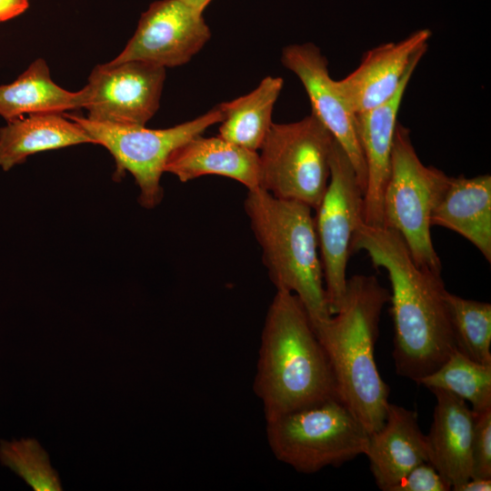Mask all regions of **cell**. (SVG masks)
<instances>
[{"label": "cell", "mask_w": 491, "mask_h": 491, "mask_svg": "<svg viewBox=\"0 0 491 491\" xmlns=\"http://www.w3.org/2000/svg\"><path fill=\"white\" fill-rule=\"evenodd\" d=\"M28 7V0H0V22L12 19Z\"/></svg>", "instance_id": "4316f807"}, {"label": "cell", "mask_w": 491, "mask_h": 491, "mask_svg": "<svg viewBox=\"0 0 491 491\" xmlns=\"http://www.w3.org/2000/svg\"><path fill=\"white\" fill-rule=\"evenodd\" d=\"M0 462L21 476L35 491L62 490L47 453L34 438L0 441Z\"/></svg>", "instance_id": "cb8c5ba5"}, {"label": "cell", "mask_w": 491, "mask_h": 491, "mask_svg": "<svg viewBox=\"0 0 491 491\" xmlns=\"http://www.w3.org/2000/svg\"><path fill=\"white\" fill-rule=\"evenodd\" d=\"M90 143L87 132L65 115H29L0 127V167L8 171L36 153Z\"/></svg>", "instance_id": "d6986e66"}, {"label": "cell", "mask_w": 491, "mask_h": 491, "mask_svg": "<svg viewBox=\"0 0 491 491\" xmlns=\"http://www.w3.org/2000/svg\"><path fill=\"white\" fill-rule=\"evenodd\" d=\"M281 62L302 83L311 113L341 145L365 191L367 174L357 135L356 115L342 95L337 81L331 77L327 59L315 44L305 43L284 47Z\"/></svg>", "instance_id": "7c38bea8"}, {"label": "cell", "mask_w": 491, "mask_h": 491, "mask_svg": "<svg viewBox=\"0 0 491 491\" xmlns=\"http://www.w3.org/2000/svg\"><path fill=\"white\" fill-rule=\"evenodd\" d=\"M378 488L391 491L417 465L428 462L426 435L415 411L389 403L384 425L368 435L365 454Z\"/></svg>", "instance_id": "9a60e30c"}, {"label": "cell", "mask_w": 491, "mask_h": 491, "mask_svg": "<svg viewBox=\"0 0 491 491\" xmlns=\"http://www.w3.org/2000/svg\"><path fill=\"white\" fill-rule=\"evenodd\" d=\"M471 477L491 479V409L476 415L471 447Z\"/></svg>", "instance_id": "d4e9b609"}, {"label": "cell", "mask_w": 491, "mask_h": 491, "mask_svg": "<svg viewBox=\"0 0 491 491\" xmlns=\"http://www.w3.org/2000/svg\"><path fill=\"white\" fill-rule=\"evenodd\" d=\"M283 85V78L268 75L250 93L220 104L223 119L218 135L257 152L273 124V109Z\"/></svg>", "instance_id": "44dd1931"}, {"label": "cell", "mask_w": 491, "mask_h": 491, "mask_svg": "<svg viewBox=\"0 0 491 491\" xmlns=\"http://www.w3.org/2000/svg\"><path fill=\"white\" fill-rule=\"evenodd\" d=\"M449 180L420 161L409 130L397 123L382 201L383 226L399 234L416 266L437 276L442 264L431 238V216Z\"/></svg>", "instance_id": "5b68a950"}, {"label": "cell", "mask_w": 491, "mask_h": 491, "mask_svg": "<svg viewBox=\"0 0 491 491\" xmlns=\"http://www.w3.org/2000/svg\"><path fill=\"white\" fill-rule=\"evenodd\" d=\"M390 292L375 276L346 281L338 310L314 330L326 352L338 398L370 435L385 423L389 388L375 361L379 322Z\"/></svg>", "instance_id": "3957f363"}, {"label": "cell", "mask_w": 491, "mask_h": 491, "mask_svg": "<svg viewBox=\"0 0 491 491\" xmlns=\"http://www.w3.org/2000/svg\"><path fill=\"white\" fill-rule=\"evenodd\" d=\"M410 80L387 101L356 115L357 135L366 165L363 222L383 226L382 201L388 180L397 115Z\"/></svg>", "instance_id": "2e32d148"}, {"label": "cell", "mask_w": 491, "mask_h": 491, "mask_svg": "<svg viewBox=\"0 0 491 491\" xmlns=\"http://www.w3.org/2000/svg\"><path fill=\"white\" fill-rule=\"evenodd\" d=\"M85 93L71 92L51 78L46 62L34 61L14 82L0 85V116L6 122L35 114H62L82 108Z\"/></svg>", "instance_id": "ffe728a7"}, {"label": "cell", "mask_w": 491, "mask_h": 491, "mask_svg": "<svg viewBox=\"0 0 491 491\" xmlns=\"http://www.w3.org/2000/svg\"><path fill=\"white\" fill-rule=\"evenodd\" d=\"M64 115L78 123L95 144L110 152L116 165L115 179H121L125 172L133 175L139 187L138 202L145 209L155 208L163 199L160 180L171 153L223 119L219 105L195 119L164 129L97 122L75 114Z\"/></svg>", "instance_id": "ba28073f"}, {"label": "cell", "mask_w": 491, "mask_h": 491, "mask_svg": "<svg viewBox=\"0 0 491 491\" xmlns=\"http://www.w3.org/2000/svg\"><path fill=\"white\" fill-rule=\"evenodd\" d=\"M210 37L202 12L184 0H159L142 14L134 35L111 62L175 67L188 63Z\"/></svg>", "instance_id": "8fae6325"}, {"label": "cell", "mask_w": 491, "mask_h": 491, "mask_svg": "<svg viewBox=\"0 0 491 491\" xmlns=\"http://www.w3.org/2000/svg\"><path fill=\"white\" fill-rule=\"evenodd\" d=\"M445 300L456 349L474 361L491 365V305L447 290Z\"/></svg>", "instance_id": "603a6c76"}, {"label": "cell", "mask_w": 491, "mask_h": 491, "mask_svg": "<svg viewBox=\"0 0 491 491\" xmlns=\"http://www.w3.org/2000/svg\"><path fill=\"white\" fill-rule=\"evenodd\" d=\"M365 191L346 154L335 140L330 155V177L315 209V227L322 265L326 302L334 315L346 287V266L357 225L363 221Z\"/></svg>", "instance_id": "9c48e42d"}, {"label": "cell", "mask_w": 491, "mask_h": 491, "mask_svg": "<svg viewBox=\"0 0 491 491\" xmlns=\"http://www.w3.org/2000/svg\"><path fill=\"white\" fill-rule=\"evenodd\" d=\"M244 208L272 284L300 299L315 328L331 314L313 209L260 187L247 190Z\"/></svg>", "instance_id": "277c9868"}, {"label": "cell", "mask_w": 491, "mask_h": 491, "mask_svg": "<svg viewBox=\"0 0 491 491\" xmlns=\"http://www.w3.org/2000/svg\"><path fill=\"white\" fill-rule=\"evenodd\" d=\"M185 3L197 9L200 12H204L205 8L212 0H184Z\"/></svg>", "instance_id": "f1b7e54d"}, {"label": "cell", "mask_w": 491, "mask_h": 491, "mask_svg": "<svg viewBox=\"0 0 491 491\" xmlns=\"http://www.w3.org/2000/svg\"><path fill=\"white\" fill-rule=\"evenodd\" d=\"M165 172L182 183L215 175L234 179L247 190L260 187L259 155L219 135H195L169 155Z\"/></svg>", "instance_id": "e0dca14e"}, {"label": "cell", "mask_w": 491, "mask_h": 491, "mask_svg": "<svg viewBox=\"0 0 491 491\" xmlns=\"http://www.w3.org/2000/svg\"><path fill=\"white\" fill-rule=\"evenodd\" d=\"M431 225L450 229L471 242L491 262V176L450 177Z\"/></svg>", "instance_id": "ac0fdd59"}, {"label": "cell", "mask_w": 491, "mask_h": 491, "mask_svg": "<svg viewBox=\"0 0 491 491\" xmlns=\"http://www.w3.org/2000/svg\"><path fill=\"white\" fill-rule=\"evenodd\" d=\"M266 423L274 456L299 473L339 466L366 452L368 433L338 398L309 405Z\"/></svg>", "instance_id": "8992f818"}, {"label": "cell", "mask_w": 491, "mask_h": 491, "mask_svg": "<svg viewBox=\"0 0 491 491\" xmlns=\"http://www.w3.org/2000/svg\"><path fill=\"white\" fill-rule=\"evenodd\" d=\"M418 385L457 396L470 404L476 415L491 409V365L474 361L457 349Z\"/></svg>", "instance_id": "7402d4cb"}, {"label": "cell", "mask_w": 491, "mask_h": 491, "mask_svg": "<svg viewBox=\"0 0 491 491\" xmlns=\"http://www.w3.org/2000/svg\"><path fill=\"white\" fill-rule=\"evenodd\" d=\"M430 391L436 402L430 431L426 435L428 463L454 490L471 478L476 415L457 396L437 388Z\"/></svg>", "instance_id": "5bb4252c"}, {"label": "cell", "mask_w": 491, "mask_h": 491, "mask_svg": "<svg viewBox=\"0 0 491 491\" xmlns=\"http://www.w3.org/2000/svg\"><path fill=\"white\" fill-rule=\"evenodd\" d=\"M450 486L428 462L410 470L391 491H448Z\"/></svg>", "instance_id": "484cf974"}, {"label": "cell", "mask_w": 491, "mask_h": 491, "mask_svg": "<svg viewBox=\"0 0 491 491\" xmlns=\"http://www.w3.org/2000/svg\"><path fill=\"white\" fill-rule=\"evenodd\" d=\"M365 251L391 284L393 360L397 375L416 384L456 349L441 276L420 268L396 231L361 221L352 253Z\"/></svg>", "instance_id": "6da1fadb"}, {"label": "cell", "mask_w": 491, "mask_h": 491, "mask_svg": "<svg viewBox=\"0 0 491 491\" xmlns=\"http://www.w3.org/2000/svg\"><path fill=\"white\" fill-rule=\"evenodd\" d=\"M165 68L144 61L97 65L88 77L83 108L93 121L145 125L156 113Z\"/></svg>", "instance_id": "30bf717a"}, {"label": "cell", "mask_w": 491, "mask_h": 491, "mask_svg": "<svg viewBox=\"0 0 491 491\" xmlns=\"http://www.w3.org/2000/svg\"><path fill=\"white\" fill-rule=\"evenodd\" d=\"M334 141L312 113L296 122L273 123L258 154L260 188L315 210L328 185Z\"/></svg>", "instance_id": "52a82bcc"}, {"label": "cell", "mask_w": 491, "mask_h": 491, "mask_svg": "<svg viewBox=\"0 0 491 491\" xmlns=\"http://www.w3.org/2000/svg\"><path fill=\"white\" fill-rule=\"evenodd\" d=\"M431 35L429 29H420L397 42L376 46L365 54L353 72L337 81L356 115L387 101L411 79L427 50Z\"/></svg>", "instance_id": "4fadbf2b"}, {"label": "cell", "mask_w": 491, "mask_h": 491, "mask_svg": "<svg viewBox=\"0 0 491 491\" xmlns=\"http://www.w3.org/2000/svg\"><path fill=\"white\" fill-rule=\"evenodd\" d=\"M253 387L266 421L338 398L332 368L310 317L289 291L276 290L267 309Z\"/></svg>", "instance_id": "7a4b0ae2"}, {"label": "cell", "mask_w": 491, "mask_h": 491, "mask_svg": "<svg viewBox=\"0 0 491 491\" xmlns=\"http://www.w3.org/2000/svg\"><path fill=\"white\" fill-rule=\"evenodd\" d=\"M489 491L491 490V479L475 478L469 480L456 487L454 491Z\"/></svg>", "instance_id": "83f0119b"}]
</instances>
